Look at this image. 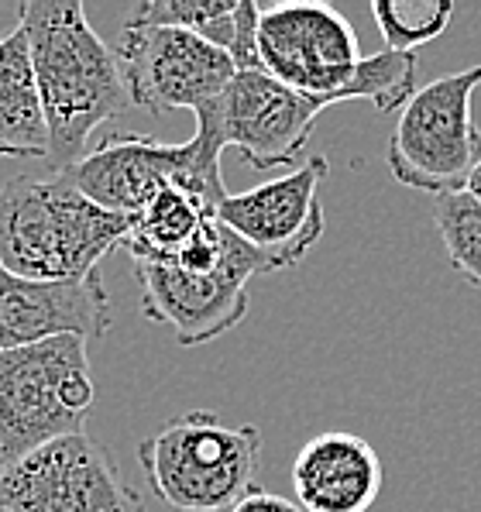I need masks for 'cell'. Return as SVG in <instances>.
Here are the masks:
<instances>
[{
    "instance_id": "cell-1",
    "label": "cell",
    "mask_w": 481,
    "mask_h": 512,
    "mask_svg": "<svg viewBox=\"0 0 481 512\" xmlns=\"http://www.w3.org/2000/svg\"><path fill=\"white\" fill-rule=\"evenodd\" d=\"M18 18L31 45L38 97L49 124V159L55 172H62L83 159L100 124L131 114L134 100L121 59L93 31L83 4L28 0L18 7Z\"/></svg>"
},
{
    "instance_id": "cell-2",
    "label": "cell",
    "mask_w": 481,
    "mask_h": 512,
    "mask_svg": "<svg viewBox=\"0 0 481 512\" xmlns=\"http://www.w3.org/2000/svg\"><path fill=\"white\" fill-rule=\"evenodd\" d=\"M134 217L110 214L66 176H14L0 186V272L18 279H80L128 241Z\"/></svg>"
},
{
    "instance_id": "cell-3",
    "label": "cell",
    "mask_w": 481,
    "mask_h": 512,
    "mask_svg": "<svg viewBox=\"0 0 481 512\" xmlns=\"http://www.w3.org/2000/svg\"><path fill=\"white\" fill-rule=\"evenodd\" d=\"M224 148L217 100L196 110V135L183 145H162L152 135H107L59 176L110 214H141L162 189H186L217 214L220 203L231 196L220 172Z\"/></svg>"
},
{
    "instance_id": "cell-4",
    "label": "cell",
    "mask_w": 481,
    "mask_h": 512,
    "mask_svg": "<svg viewBox=\"0 0 481 512\" xmlns=\"http://www.w3.org/2000/svg\"><path fill=\"white\" fill-rule=\"evenodd\" d=\"M258 427H231L210 409H189L138 440L145 482L179 512H224L255 485Z\"/></svg>"
},
{
    "instance_id": "cell-5",
    "label": "cell",
    "mask_w": 481,
    "mask_h": 512,
    "mask_svg": "<svg viewBox=\"0 0 481 512\" xmlns=\"http://www.w3.org/2000/svg\"><path fill=\"white\" fill-rule=\"evenodd\" d=\"M93 372L83 337H55L0 351V447L4 468L62 437L86 433Z\"/></svg>"
},
{
    "instance_id": "cell-6",
    "label": "cell",
    "mask_w": 481,
    "mask_h": 512,
    "mask_svg": "<svg viewBox=\"0 0 481 512\" xmlns=\"http://www.w3.org/2000/svg\"><path fill=\"white\" fill-rule=\"evenodd\" d=\"M481 66L440 76L416 90L399 110L389 138V172L396 183L416 193L451 196L468 189V179L481 162V131L471 114Z\"/></svg>"
},
{
    "instance_id": "cell-7",
    "label": "cell",
    "mask_w": 481,
    "mask_h": 512,
    "mask_svg": "<svg viewBox=\"0 0 481 512\" xmlns=\"http://www.w3.org/2000/svg\"><path fill=\"white\" fill-rule=\"evenodd\" d=\"M4 512H145L138 488L100 440L76 433L14 461L0 475Z\"/></svg>"
},
{
    "instance_id": "cell-8",
    "label": "cell",
    "mask_w": 481,
    "mask_h": 512,
    "mask_svg": "<svg viewBox=\"0 0 481 512\" xmlns=\"http://www.w3.org/2000/svg\"><path fill=\"white\" fill-rule=\"evenodd\" d=\"M117 59L134 107L148 114L200 110L217 104L238 76V66L220 45L196 31L152 28L124 21L117 38Z\"/></svg>"
},
{
    "instance_id": "cell-9",
    "label": "cell",
    "mask_w": 481,
    "mask_h": 512,
    "mask_svg": "<svg viewBox=\"0 0 481 512\" xmlns=\"http://www.w3.org/2000/svg\"><path fill=\"white\" fill-rule=\"evenodd\" d=\"M258 59L268 76L327 110L365 55L341 11L327 4H279L258 11Z\"/></svg>"
},
{
    "instance_id": "cell-10",
    "label": "cell",
    "mask_w": 481,
    "mask_h": 512,
    "mask_svg": "<svg viewBox=\"0 0 481 512\" xmlns=\"http://www.w3.org/2000/svg\"><path fill=\"white\" fill-rule=\"evenodd\" d=\"M327 169V155H313L289 176L231 193L220 203L217 217L251 248L262 251L272 272L293 269L310 255L327 227L320 203V183L327 179Z\"/></svg>"
},
{
    "instance_id": "cell-11",
    "label": "cell",
    "mask_w": 481,
    "mask_h": 512,
    "mask_svg": "<svg viewBox=\"0 0 481 512\" xmlns=\"http://www.w3.org/2000/svg\"><path fill=\"white\" fill-rule=\"evenodd\" d=\"M320 114V100L279 83L265 69L238 73L220 97L224 141L238 148L251 169H275V165L296 162Z\"/></svg>"
},
{
    "instance_id": "cell-12",
    "label": "cell",
    "mask_w": 481,
    "mask_h": 512,
    "mask_svg": "<svg viewBox=\"0 0 481 512\" xmlns=\"http://www.w3.org/2000/svg\"><path fill=\"white\" fill-rule=\"evenodd\" d=\"M141 286V313L172 330L179 344L217 341L248 317V272H186L172 262H134Z\"/></svg>"
},
{
    "instance_id": "cell-13",
    "label": "cell",
    "mask_w": 481,
    "mask_h": 512,
    "mask_svg": "<svg viewBox=\"0 0 481 512\" xmlns=\"http://www.w3.org/2000/svg\"><path fill=\"white\" fill-rule=\"evenodd\" d=\"M107 286L100 272L80 279H18L0 272V351H18L55 337L100 341L110 330Z\"/></svg>"
},
{
    "instance_id": "cell-14",
    "label": "cell",
    "mask_w": 481,
    "mask_h": 512,
    "mask_svg": "<svg viewBox=\"0 0 481 512\" xmlns=\"http://www.w3.org/2000/svg\"><path fill=\"white\" fill-rule=\"evenodd\" d=\"M382 485V458L358 433H317L293 461V492L303 512H368Z\"/></svg>"
},
{
    "instance_id": "cell-15",
    "label": "cell",
    "mask_w": 481,
    "mask_h": 512,
    "mask_svg": "<svg viewBox=\"0 0 481 512\" xmlns=\"http://www.w3.org/2000/svg\"><path fill=\"white\" fill-rule=\"evenodd\" d=\"M0 159H49V124L21 25L0 38Z\"/></svg>"
},
{
    "instance_id": "cell-16",
    "label": "cell",
    "mask_w": 481,
    "mask_h": 512,
    "mask_svg": "<svg viewBox=\"0 0 481 512\" xmlns=\"http://www.w3.org/2000/svg\"><path fill=\"white\" fill-rule=\"evenodd\" d=\"M210 217L217 214L186 189H162L141 214H134L124 248L131 251L134 262H165L183 251Z\"/></svg>"
},
{
    "instance_id": "cell-17",
    "label": "cell",
    "mask_w": 481,
    "mask_h": 512,
    "mask_svg": "<svg viewBox=\"0 0 481 512\" xmlns=\"http://www.w3.org/2000/svg\"><path fill=\"white\" fill-rule=\"evenodd\" d=\"M416 76H420L416 52L382 49L361 59L358 73L337 93L334 104H344V100H372L375 110L392 114V110H402L416 97Z\"/></svg>"
},
{
    "instance_id": "cell-18",
    "label": "cell",
    "mask_w": 481,
    "mask_h": 512,
    "mask_svg": "<svg viewBox=\"0 0 481 512\" xmlns=\"http://www.w3.org/2000/svg\"><path fill=\"white\" fill-rule=\"evenodd\" d=\"M372 14L385 38V49L416 52L447 31L454 18L451 0H375Z\"/></svg>"
},
{
    "instance_id": "cell-19",
    "label": "cell",
    "mask_w": 481,
    "mask_h": 512,
    "mask_svg": "<svg viewBox=\"0 0 481 512\" xmlns=\"http://www.w3.org/2000/svg\"><path fill=\"white\" fill-rule=\"evenodd\" d=\"M433 220H437L451 265L468 282L481 286V203L471 200L468 193L440 196Z\"/></svg>"
},
{
    "instance_id": "cell-20",
    "label": "cell",
    "mask_w": 481,
    "mask_h": 512,
    "mask_svg": "<svg viewBox=\"0 0 481 512\" xmlns=\"http://www.w3.org/2000/svg\"><path fill=\"white\" fill-rule=\"evenodd\" d=\"M241 0H141L131 11L134 25H152V28H183L207 35L217 21L231 18L238 11Z\"/></svg>"
},
{
    "instance_id": "cell-21",
    "label": "cell",
    "mask_w": 481,
    "mask_h": 512,
    "mask_svg": "<svg viewBox=\"0 0 481 512\" xmlns=\"http://www.w3.org/2000/svg\"><path fill=\"white\" fill-rule=\"evenodd\" d=\"M258 11L262 7L255 0H241L238 11V38L231 45V59L238 66V73H251V69H262V59H258Z\"/></svg>"
},
{
    "instance_id": "cell-22",
    "label": "cell",
    "mask_w": 481,
    "mask_h": 512,
    "mask_svg": "<svg viewBox=\"0 0 481 512\" xmlns=\"http://www.w3.org/2000/svg\"><path fill=\"white\" fill-rule=\"evenodd\" d=\"M224 512H303V506L293 499H286V495L268 492V488H262V485H251L248 492H244L241 499Z\"/></svg>"
},
{
    "instance_id": "cell-23",
    "label": "cell",
    "mask_w": 481,
    "mask_h": 512,
    "mask_svg": "<svg viewBox=\"0 0 481 512\" xmlns=\"http://www.w3.org/2000/svg\"><path fill=\"white\" fill-rule=\"evenodd\" d=\"M464 193L471 196V200L475 203H481V162L475 165V172H471V179H468V189H464Z\"/></svg>"
},
{
    "instance_id": "cell-24",
    "label": "cell",
    "mask_w": 481,
    "mask_h": 512,
    "mask_svg": "<svg viewBox=\"0 0 481 512\" xmlns=\"http://www.w3.org/2000/svg\"><path fill=\"white\" fill-rule=\"evenodd\" d=\"M0 475H4V447H0Z\"/></svg>"
},
{
    "instance_id": "cell-25",
    "label": "cell",
    "mask_w": 481,
    "mask_h": 512,
    "mask_svg": "<svg viewBox=\"0 0 481 512\" xmlns=\"http://www.w3.org/2000/svg\"><path fill=\"white\" fill-rule=\"evenodd\" d=\"M0 512H4V509H0Z\"/></svg>"
}]
</instances>
